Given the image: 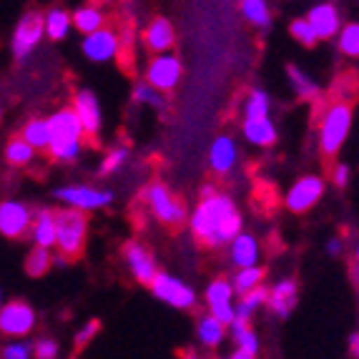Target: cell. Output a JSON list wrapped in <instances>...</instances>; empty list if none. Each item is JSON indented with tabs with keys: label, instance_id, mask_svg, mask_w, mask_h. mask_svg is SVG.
Instances as JSON below:
<instances>
[{
	"label": "cell",
	"instance_id": "6da1fadb",
	"mask_svg": "<svg viewBox=\"0 0 359 359\" xmlns=\"http://www.w3.org/2000/svg\"><path fill=\"white\" fill-rule=\"evenodd\" d=\"M231 214H236V206L226 194H214L209 198H201L198 206L194 209L191 219H189L194 236L209 249H222L219 233H222L224 224L229 222Z\"/></svg>",
	"mask_w": 359,
	"mask_h": 359
},
{
	"label": "cell",
	"instance_id": "7a4b0ae2",
	"mask_svg": "<svg viewBox=\"0 0 359 359\" xmlns=\"http://www.w3.org/2000/svg\"><path fill=\"white\" fill-rule=\"evenodd\" d=\"M352 128V106L344 98H337L324 108L322 123H319V151L327 158L339 154Z\"/></svg>",
	"mask_w": 359,
	"mask_h": 359
},
{
	"label": "cell",
	"instance_id": "3957f363",
	"mask_svg": "<svg viewBox=\"0 0 359 359\" xmlns=\"http://www.w3.org/2000/svg\"><path fill=\"white\" fill-rule=\"evenodd\" d=\"M86 233H88V216L81 211L63 209L55 211V249L58 257L73 262L83 254Z\"/></svg>",
	"mask_w": 359,
	"mask_h": 359
},
{
	"label": "cell",
	"instance_id": "277c9868",
	"mask_svg": "<svg viewBox=\"0 0 359 359\" xmlns=\"http://www.w3.org/2000/svg\"><path fill=\"white\" fill-rule=\"evenodd\" d=\"M144 198H146V204H149L151 214L161 224H168V226L176 229L186 222V204L171 194V189H168L166 184H158V181L151 184L144 191Z\"/></svg>",
	"mask_w": 359,
	"mask_h": 359
},
{
	"label": "cell",
	"instance_id": "5b68a950",
	"mask_svg": "<svg viewBox=\"0 0 359 359\" xmlns=\"http://www.w3.org/2000/svg\"><path fill=\"white\" fill-rule=\"evenodd\" d=\"M181 76H184V66H181L179 55L174 53H163L154 55L146 66V86H151L158 93H171L176 86L181 83Z\"/></svg>",
	"mask_w": 359,
	"mask_h": 359
},
{
	"label": "cell",
	"instance_id": "8992f818",
	"mask_svg": "<svg viewBox=\"0 0 359 359\" xmlns=\"http://www.w3.org/2000/svg\"><path fill=\"white\" fill-rule=\"evenodd\" d=\"M55 198H60L68 209L73 211H96L103 209L114 201V194L111 191H101V189H93V186H60L53 191Z\"/></svg>",
	"mask_w": 359,
	"mask_h": 359
},
{
	"label": "cell",
	"instance_id": "52a82bcc",
	"mask_svg": "<svg viewBox=\"0 0 359 359\" xmlns=\"http://www.w3.org/2000/svg\"><path fill=\"white\" fill-rule=\"evenodd\" d=\"M149 287L156 299L166 302V304L176 306V309H191L196 304V292L189 284L181 282V279L166 274V271H156L154 282Z\"/></svg>",
	"mask_w": 359,
	"mask_h": 359
},
{
	"label": "cell",
	"instance_id": "ba28073f",
	"mask_svg": "<svg viewBox=\"0 0 359 359\" xmlns=\"http://www.w3.org/2000/svg\"><path fill=\"white\" fill-rule=\"evenodd\" d=\"M36 330V311L20 299L0 306V332L8 337H28Z\"/></svg>",
	"mask_w": 359,
	"mask_h": 359
},
{
	"label": "cell",
	"instance_id": "9c48e42d",
	"mask_svg": "<svg viewBox=\"0 0 359 359\" xmlns=\"http://www.w3.org/2000/svg\"><path fill=\"white\" fill-rule=\"evenodd\" d=\"M30 222H33V211L23 201L15 198H6L0 201V233L8 239H20L30 231Z\"/></svg>",
	"mask_w": 359,
	"mask_h": 359
},
{
	"label": "cell",
	"instance_id": "30bf717a",
	"mask_svg": "<svg viewBox=\"0 0 359 359\" xmlns=\"http://www.w3.org/2000/svg\"><path fill=\"white\" fill-rule=\"evenodd\" d=\"M324 189H327V184H324L322 176H302L287 191L284 204L294 214H304V211H309L324 196Z\"/></svg>",
	"mask_w": 359,
	"mask_h": 359
},
{
	"label": "cell",
	"instance_id": "8fae6325",
	"mask_svg": "<svg viewBox=\"0 0 359 359\" xmlns=\"http://www.w3.org/2000/svg\"><path fill=\"white\" fill-rule=\"evenodd\" d=\"M43 15L41 13H28V15H23V20H20L18 25H15V33H13V55L18 60L28 58L33 50H36V46L43 41Z\"/></svg>",
	"mask_w": 359,
	"mask_h": 359
},
{
	"label": "cell",
	"instance_id": "7c38bea8",
	"mask_svg": "<svg viewBox=\"0 0 359 359\" xmlns=\"http://www.w3.org/2000/svg\"><path fill=\"white\" fill-rule=\"evenodd\" d=\"M206 304H209V317H214L219 324L229 327L233 319V289L231 282H226L224 276L214 279V282L206 287L204 294Z\"/></svg>",
	"mask_w": 359,
	"mask_h": 359
},
{
	"label": "cell",
	"instance_id": "4fadbf2b",
	"mask_svg": "<svg viewBox=\"0 0 359 359\" xmlns=\"http://www.w3.org/2000/svg\"><path fill=\"white\" fill-rule=\"evenodd\" d=\"M73 114H76L78 123L83 128V136H98L101 131V103L90 90H76L73 96Z\"/></svg>",
	"mask_w": 359,
	"mask_h": 359
},
{
	"label": "cell",
	"instance_id": "5bb4252c",
	"mask_svg": "<svg viewBox=\"0 0 359 359\" xmlns=\"http://www.w3.org/2000/svg\"><path fill=\"white\" fill-rule=\"evenodd\" d=\"M83 53H86V58L96 60V63H106V60L116 58V55H118V30L106 25V28L86 36Z\"/></svg>",
	"mask_w": 359,
	"mask_h": 359
},
{
	"label": "cell",
	"instance_id": "9a60e30c",
	"mask_svg": "<svg viewBox=\"0 0 359 359\" xmlns=\"http://www.w3.org/2000/svg\"><path fill=\"white\" fill-rule=\"evenodd\" d=\"M141 41H144L146 50H151V53H156V55H163V53H168V50L174 48L176 30H174V25H171V20H168V18H163V15H156V18L144 28V33H141Z\"/></svg>",
	"mask_w": 359,
	"mask_h": 359
},
{
	"label": "cell",
	"instance_id": "2e32d148",
	"mask_svg": "<svg viewBox=\"0 0 359 359\" xmlns=\"http://www.w3.org/2000/svg\"><path fill=\"white\" fill-rule=\"evenodd\" d=\"M123 257H126L128 269L136 276V282H141V284L154 282V276L158 269H156V259L149 246L138 244V241H128L126 249H123Z\"/></svg>",
	"mask_w": 359,
	"mask_h": 359
},
{
	"label": "cell",
	"instance_id": "e0dca14e",
	"mask_svg": "<svg viewBox=\"0 0 359 359\" xmlns=\"http://www.w3.org/2000/svg\"><path fill=\"white\" fill-rule=\"evenodd\" d=\"M304 20L309 23V28L314 30L317 41H327V38L337 36L341 28L339 11H337L332 3H319V6H314Z\"/></svg>",
	"mask_w": 359,
	"mask_h": 359
},
{
	"label": "cell",
	"instance_id": "ac0fdd59",
	"mask_svg": "<svg viewBox=\"0 0 359 359\" xmlns=\"http://www.w3.org/2000/svg\"><path fill=\"white\" fill-rule=\"evenodd\" d=\"M297 299H299V287H297L294 279H284V282H279L269 294H266V304H269V309L282 319H287L289 314H292V309L297 306Z\"/></svg>",
	"mask_w": 359,
	"mask_h": 359
},
{
	"label": "cell",
	"instance_id": "d6986e66",
	"mask_svg": "<svg viewBox=\"0 0 359 359\" xmlns=\"http://www.w3.org/2000/svg\"><path fill=\"white\" fill-rule=\"evenodd\" d=\"M236 144L231 136H216L214 144L209 149V166L216 174L226 176L233 166H236Z\"/></svg>",
	"mask_w": 359,
	"mask_h": 359
},
{
	"label": "cell",
	"instance_id": "ffe728a7",
	"mask_svg": "<svg viewBox=\"0 0 359 359\" xmlns=\"http://www.w3.org/2000/svg\"><path fill=\"white\" fill-rule=\"evenodd\" d=\"M48 121L50 138H60V141H83V128L78 123L73 108H60L55 111Z\"/></svg>",
	"mask_w": 359,
	"mask_h": 359
},
{
	"label": "cell",
	"instance_id": "44dd1931",
	"mask_svg": "<svg viewBox=\"0 0 359 359\" xmlns=\"http://www.w3.org/2000/svg\"><path fill=\"white\" fill-rule=\"evenodd\" d=\"M28 233L33 236L38 249H48L50 252L55 246V211H50V209L36 211Z\"/></svg>",
	"mask_w": 359,
	"mask_h": 359
},
{
	"label": "cell",
	"instance_id": "7402d4cb",
	"mask_svg": "<svg viewBox=\"0 0 359 359\" xmlns=\"http://www.w3.org/2000/svg\"><path fill=\"white\" fill-rule=\"evenodd\" d=\"M259 257H262V249H259V241L254 239L252 233L241 231L236 239L231 241V262L239 266V269H252L257 266Z\"/></svg>",
	"mask_w": 359,
	"mask_h": 359
},
{
	"label": "cell",
	"instance_id": "603a6c76",
	"mask_svg": "<svg viewBox=\"0 0 359 359\" xmlns=\"http://www.w3.org/2000/svg\"><path fill=\"white\" fill-rule=\"evenodd\" d=\"M106 23H108V15L98 6H81L71 15V25H76L83 36H90V33L106 28Z\"/></svg>",
	"mask_w": 359,
	"mask_h": 359
},
{
	"label": "cell",
	"instance_id": "cb8c5ba5",
	"mask_svg": "<svg viewBox=\"0 0 359 359\" xmlns=\"http://www.w3.org/2000/svg\"><path fill=\"white\" fill-rule=\"evenodd\" d=\"M244 136L254 146H271L276 144V126L271 118H244Z\"/></svg>",
	"mask_w": 359,
	"mask_h": 359
},
{
	"label": "cell",
	"instance_id": "d4e9b609",
	"mask_svg": "<svg viewBox=\"0 0 359 359\" xmlns=\"http://www.w3.org/2000/svg\"><path fill=\"white\" fill-rule=\"evenodd\" d=\"M20 138H23L25 144H28L33 151L48 149V144H50L48 121H46V118H30L28 123L23 126V133H20Z\"/></svg>",
	"mask_w": 359,
	"mask_h": 359
},
{
	"label": "cell",
	"instance_id": "484cf974",
	"mask_svg": "<svg viewBox=\"0 0 359 359\" xmlns=\"http://www.w3.org/2000/svg\"><path fill=\"white\" fill-rule=\"evenodd\" d=\"M266 294H269L266 287H257L254 292L244 294V297L239 299V304H233V317L241 319V322H249L254 311H257L259 306L266 304Z\"/></svg>",
	"mask_w": 359,
	"mask_h": 359
},
{
	"label": "cell",
	"instance_id": "4316f807",
	"mask_svg": "<svg viewBox=\"0 0 359 359\" xmlns=\"http://www.w3.org/2000/svg\"><path fill=\"white\" fill-rule=\"evenodd\" d=\"M43 30H46V36L53 38V41L66 38L68 30H71V13L53 8V11L46 13V18H43Z\"/></svg>",
	"mask_w": 359,
	"mask_h": 359
},
{
	"label": "cell",
	"instance_id": "83f0119b",
	"mask_svg": "<svg viewBox=\"0 0 359 359\" xmlns=\"http://www.w3.org/2000/svg\"><path fill=\"white\" fill-rule=\"evenodd\" d=\"M196 332H198V339H201V344L204 347H219L224 341V337H226V327L224 324H219L214 317H201L198 319V327H196Z\"/></svg>",
	"mask_w": 359,
	"mask_h": 359
},
{
	"label": "cell",
	"instance_id": "f1b7e54d",
	"mask_svg": "<svg viewBox=\"0 0 359 359\" xmlns=\"http://www.w3.org/2000/svg\"><path fill=\"white\" fill-rule=\"evenodd\" d=\"M264 276H266V271H264L262 266H252V269H239V271H236V276H233V282H231L233 294L244 297V294L254 292L257 287H262Z\"/></svg>",
	"mask_w": 359,
	"mask_h": 359
},
{
	"label": "cell",
	"instance_id": "f546056e",
	"mask_svg": "<svg viewBox=\"0 0 359 359\" xmlns=\"http://www.w3.org/2000/svg\"><path fill=\"white\" fill-rule=\"evenodd\" d=\"M239 11L252 25H257V28H269L271 13H269V6H266L264 0H244V3L239 6Z\"/></svg>",
	"mask_w": 359,
	"mask_h": 359
},
{
	"label": "cell",
	"instance_id": "4dcf8cb0",
	"mask_svg": "<svg viewBox=\"0 0 359 359\" xmlns=\"http://www.w3.org/2000/svg\"><path fill=\"white\" fill-rule=\"evenodd\" d=\"M287 73H289V83H292V88L297 90V96H299V98L311 101V98L319 96V86L311 81V76H306V73L299 71L297 66H289Z\"/></svg>",
	"mask_w": 359,
	"mask_h": 359
},
{
	"label": "cell",
	"instance_id": "1f68e13d",
	"mask_svg": "<svg viewBox=\"0 0 359 359\" xmlns=\"http://www.w3.org/2000/svg\"><path fill=\"white\" fill-rule=\"evenodd\" d=\"M83 149V141H60V138H50L48 154L53 161H76Z\"/></svg>",
	"mask_w": 359,
	"mask_h": 359
},
{
	"label": "cell",
	"instance_id": "d6a6232c",
	"mask_svg": "<svg viewBox=\"0 0 359 359\" xmlns=\"http://www.w3.org/2000/svg\"><path fill=\"white\" fill-rule=\"evenodd\" d=\"M33 156H36V151L30 149L28 144H25L23 138L15 136L8 141L6 146V158L11 166H28L30 161H33Z\"/></svg>",
	"mask_w": 359,
	"mask_h": 359
},
{
	"label": "cell",
	"instance_id": "836d02e7",
	"mask_svg": "<svg viewBox=\"0 0 359 359\" xmlns=\"http://www.w3.org/2000/svg\"><path fill=\"white\" fill-rule=\"evenodd\" d=\"M50 266H53V254H50L48 249H38V246H33V252H30L28 259H25V271H28L30 276H43Z\"/></svg>",
	"mask_w": 359,
	"mask_h": 359
},
{
	"label": "cell",
	"instance_id": "e575fe53",
	"mask_svg": "<svg viewBox=\"0 0 359 359\" xmlns=\"http://www.w3.org/2000/svg\"><path fill=\"white\" fill-rule=\"evenodd\" d=\"M246 118H269V93L264 90H252L244 106Z\"/></svg>",
	"mask_w": 359,
	"mask_h": 359
},
{
	"label": "cell",
	"instance_id": "d590c367",
	"mask_svg": "<svg viewBox=\"0 0 359 359\" xmlns=\"http://www.w3.org/2000/svg\"><path fill=\"white\" fill-rule=\"evenodd\" d=\"M339 50L349 58H357L359 53V25L357 23H347L344 28H339Z\"/></svg>",
	"mask_w": 359,
	"mask_h": 359
},
{
	"label": "cell",
	"instance_id": "8d00e7d4",
	"mask_svg": "<svg viewBox=\"0 0 359 359\" xmlns=\"http://www.w3.org/2000/svg\"><path fill=\"white\" fill-rule=\"evenodd\" d=\"M133 101H136V103H144V106L156 108V111H163V108H166V98H163L161 93H158V90L151 88V86H146L144 81L133 86Z\"/></svg>",
	"mask_w": 359,
	"mask_h": 359
},
{
	"label": "cell",
	"instance_id": "74e56055",
	"mask_svg": "<svg viewBox=\"0 0 359 359\" xmlns=\"http://www.w3.org/2000/svg\"><path fill=\"white\" fill-rule=\"evenodd\" d=\"M289 33L294 36V41L302 43L304 48H311V46H317V36H314V30L309 28L304 18H297L289 23Z\"/></svg>",
	"mask_w": 359,
	"mask_h": 359
},
{
	"label": "cell",
	"instance_id": "f35d334b",
	"mask_svg": "<svg viewBox=\"0 0 359 359\" xmlns=\"http://www.w3.org/2000/svg\"><path fill=\"white\" fill-rule=\"evenodd\" d=\"M233 339H236V349H239V352L249 354V357H257V352H259V337H257V332H254L252 327H246L244 332L233 334Z\"/></svg>",
	"mask_w": 359,
	"mask_h": 359
},
{
	"label": "cell",
	"instance_id": "ab89813d",
	"mask_svg": "<svg viewBox=\"0 0 359 359\" xmlns=\"http://www.w3.org/2000/svg\"><path fill=\"white\" fill-rule=\"evenodd\" d=\"M126 158H128V151L121 146V149H114V151H108V156L103 158V163H101V174L103 176H108V174H116L123 163H126Z\"/></svg>",
	"mask_w": 359,
	"mask_h": 359
},
{
	"label": "cell",
	"instance_id": "60d3db41",
	"mask_svg": "<svg viewBox=\"0 0 359 359\" xmlns=\"http://www.w3.org/2000/svg\"><path fill=\"white\" fill-rule=\"evenodd\" d=\"M33 357V344L28 341H11L0 349V359H30Z\"/></svg>",
	"mask_w": 359,
	"mask_h": 359
},
{
	"label": "cell",
	"instance_id": "b9f144b4",
	"mask_svg": "<svg viewBox=\"0 0 359 359\" xmlns=\"http://www.w3.org/2000/svg\"><path fill=\"white\" fill-rule=\"evenodd\" d=\"M101 332V322L98 319H90V322H86L81 330L76 332V349H83L86 344H90V339Z\"/></svg>",
	"mask_w": 359,
	"mask_h": 359
},
{
	"label": "cell",
	"instance_id": "7bdbcfd3",
	"mask_svg": "<svg viewBox=\"0 0 359 359\" xmlns=\"http://www.w3.org/2000/svg\"><path fill=\"white\" fill-rule=\"evenodd\" d=\"M58 341L55 339H41L33 344V357L36 359H55L58 357Z\"/></svg>",
	"mask_w": 359,
	"mask_h": 359
},
{
	"label": "cell",
	"instance_id": "ee69618b",
	"mask_svg": "<svg viewBox=\"0 0 359 359\" xmlns=\"http://www.w3.org/2000/svg\"><path fill=\"white\" fill-rule=\"evenodd\" d=\"M332 181H334V186H347V181H349V166L347 163H337L334 166V171H332Z\"/></svg>",
	"mask_w": 359,
	"mask_h": 359
},
{
	"label": "cell",
	"instance_id": "f6af8a7d",
	"mask_svg": "<svg viewBox=\"0 0 359 359\" xmlns=\"http://www.w3.org/2000/svg\"><path fill=\"white\" fill-rule=\"evenodd\" d=\"M327 252H330L332 257H339V254L344 252V241H341V239H332L330 244H327Z\"/></svg>",
	"mask_w": 359,
	"mask_h": 359
},
{
	"label": "cell",
	"instance_id": "bcb514c9",
	"mask_svg": "<svg viewBox=\"0 0 359 359\" xmlns=\"http://www.w3.org/2000/svg\"><path fill=\"white\" fill-rule=\"evenodd\" d=\"M357 349H359V337H357V332H354V334H349V352L357 354Z\"/></svg>",
	"mask_w": 359,
	"mask_h": 359
},
{
	"label": "cell",
	"instance_id": "7dc6e473",
	"mask_svg": "<svg viewBox=\"0 0 359 359\" xmlns=\"http://www.w3.org/2000/svg\"><path fill=\"white\" fill-rule=\"evenodd\" d=\"M214 194H219V191H216L211 184H206L204 189H201V198H209V196H214Z\"/></svg>",
	"mask_w": 359,
	"mask_h": 359
},
{
	"label": "cell",
	"instance_id": "c3c4849f",
	"mask_svg": "<svg viewBox=\"0 0 359 359\" xmlns=\"http://www.w3.org/2000/svg\"><path fill=\"white\" fill-rule=\"evenodd\" d=\"M184 359H198V357H196L194 352H186V357H184Z\"/></svg>",
	"mask_w": 359,
	"mask_h": 359
},
{
	"label": "cell",
	"instance_id": "681fc988",
	"mask_svg": "<svg viewBox=\"0 0 359 359\" xmlns=\"http://www.w3.org/2000/svg\"><path fill=\"white\" fill-rule=\"evenodd\" d=\"M0 306H3V292H0Z\"/></svg>",
	"mask_w": 359,
	"mask_h": 359
},
{
	"label": "cell",
	"instance_id": "f907efd6",
	"mask_svg": "<svg viewBox=\"0 0 359 359\" xmlns=\"http://www.w3.org/2000/svg\"><path fill=\"white\" fill-rule=\"evenodd\" d=\"M0 118H3V108H0Z\"/></svg>",
	"mask_w": 359,
	"mask_h": 359
}]
</instances>
